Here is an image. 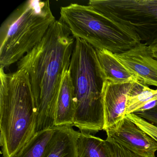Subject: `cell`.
<instances>
[{
  "label": "cell",
  "instance_id": "obj_18",
  "mask_svg": "<svg viewBox=\"0 0 157 157\" xmlns=\"http://www.w3.org/2000/svg\"><path fill=\"white\" fill-rule=\"evenodd\" d=\"M134 113L157 126V105L151 110Z\"/></svg>",
  "mask_w": 157,
  "mask_h": 157
},
{
  "label": "cell",
  "instance_id": "obj_4",
  "mask_svg": "<svg viewBox=\"0 0 157 157\" xmlns=\"http://www.w3.org/2000/svg\"><path fill=\"white\" fill-rule=\"evenodd\" d=\"M49 1L29 0L16 8L0 28V66L18 62L41 42L56 21Z\"/></svg>",
  "mask_w": 157,
  "mask_h": 157
},
{
  "label": "cell",
  "instance_id": "obj_16",
  "mask_svg": "<svg viewBox=\"0 0 157 157\" xmlns=\"http://www.w3.org/2000/svg\"><path fill=\"white\" fill-rule=\"evenodd\" d=\"M125 117L133 121L157 142V126L135 113L126 115Z\"/></svg>",
  "mask_w": 157,
  "mask_h": 157
},
{
  "label": "cell",
  "instance_id": "obj_11",
  "mask_svg": "<svg viewBox=\"0 0 157 157\" xmlns=\"http://www.w3.org/2000/svg\"><path fill=\"white\" fill-rule=\"evenodd\" d=\"M75 111L73 86L68 71L63 77L58 98L55 113V127L73 126Z\"/></svg>",
  "mask_w": 157,
  "mask_h": 157
},
{
  "label": "cell",
  "instance_id": "obj_8",
  "mask_svg": "<svg viewBox=\"0 0 157 157\" xmlns=\"http://www.w3.org/2000/svg\"><path fill=\"white\" fill-rule=\"evenodd\" d=\"M115 55L135 75L139 82L157 87V59L151 55L145 43L141 42L124 53Z\"/></svg>",
  "mask_w": 157,
  "mask_h": 157
},
{
  "label": "cell",
  "instance_id": "obj_7",
  "mask_svg": "<svg viewBox=\"0 0 157 157\" xmlns=\"http://www.w3.org/2000/svg\"><path fill=\"white\" fill-rule=\"evenodd\" d=\"M105 130L107 137L136 155L156 157L157 141L127 117Z\"/></svg>",
  "mask_w": 157,
  "mask_h": 157
},
{
  "label": "cell",
  "instance_id": "obj_14",
  "mask_svg": "<svg viewBox=\"0 0 157 157\" xmlns=\"http://www.w3.org/2000/svg\"><path fill=\"white\" fill-rule=\"evenodd\" d=\"M157 99V89L153 90L140 82H134L127 101L126 115L134 113L150 101Z\"/></svg>",
  "mask_w": 157,
  "mask_h": 157
},
{
  "label": "cell",
  "instance_id": "obj_1",
  "mask_svg": "<svg viewBox=\"0 0 157 157\" xmlns=\"http://www.w3.org/2000/svg\"><path fill=\"white\" fill-rule=\"evenodd\" d=\"M75 41L65 23L56 20L41 42L17 62V70L29 76L37 112L36 133L55 127L58 98Z\"/></svg>",
  "mask_w": 157,
  "mask_h": 157
},
{
  "label": "cell",
  "instance_id": "obj_12",
  "mask_svg": "<svg viewBox=\"0 0 157 157\" xmlns=\"http://www.w3.org/2000/svg\"><path fill=\"white\" fill-rule=\"evenodd\" d=\"M95 49L105 81L117 84L138 82L135 75L117 58L114 54L105 49Z\"/></svg>",
  "mask_w": 157,
  "mask_h": 157
},
{
  "label": "cell",
  "instance_id": "obj_5",
  "mask_svg": "<svg viewBox=\"0 0 157 157\" xmlns=\"http://www.w3.org/2000/svg\"><path fill=\"white\" fill-rule=\"evenodd\" d=\"M60 19L74 38L83 40L94 49L121 54L141 43L130 28L105 17L90 5L71 3L60 8Z\"/></svg>",
  "mask_w": 157,
  "mask_h": 157
},
{
  "label": "cell",
  "instance_id": "obj_10",
  "mask_svg": "<svg viewBox=\"0 0 157 157\" xmlns=\"http://www.w3.org/2000/svg\"><path fill=\"white\" fill-rule=\"evenodd\" d=\"M78 135L72 127H56L43 157H78Z\"/></svg>",
  "mask_w": 157,
  "mask_h": 157
},
{
  "label": "cell",
  "instance_id": "obj_6",
  "mask_svg": "<svg viewBox=\"0 0 157 157\" xmlns=\"http://www.w3.org/2000/svg\"><path fill=\"white\" fill-rule=\"evenodd\" d=\"M88 5L130 28L147 45L157 41V0H90Z\"/></svg>",
  "mask_w": 157,
  "mask_h": 157
},
{
  "label": "cell",
  "instance_id": "obj_15",
  "mask_svg": "<svg viewBox=\"0 0 157 157\" xmlns=\"http://www.w3.org/2000/svg\"><path fill=\"white\" fill-rule=\"evenodd\" d=\"M56 127L35 134L30 141L13 157H43Z\"/></svg>",
  "mask_w": 157,
  "mask_h": 157
},
{
  "label": "cell",
  "instance_id": "obj_3",
  "mask_svg": "<svg viewBox=\"0 0 157 157\" xmlns=\"http://www.w3.org/2000/svg\"><path fill=\"white\" fill-rule=\"evenodd\" d=\"M68 71L75 96L74 126L89 134L104 130L105 78L95 49L83 40L75 38Z\"/></svg>",
  "mask_w": 157,
  "mask_h": 157
},
{
  "label": "cell",
  "instance_id": "obj_19",
  "mask_svg": "<svg viewBox=\"0 0 157 157\" xmlns=\"http://www.w3.org/2000/svg\"><path fill=\"white\" fill-rule=\"evenodd\" d=\"M157 105V99L151 100L150 101L148 102L144 106H142L141 108L139 109L136 113L138 112H144V111H148L151 110L155 107Z\"/></svg>",
  "mask_w": 157,
  "mask_h": 157
},
{
  "label": "cell",
  "instance_id": "obj_17",
  "mask_svg": "<svg viewBox=\"0 0 157 157\" xmlns=\"http://www.w3.org/2000/svg\"><path fill=\"white\" fill-rule=\"evenodd\" d=\"M105 140L110 149L112 157H142L131 152L111 138L107 137Z\"/></svg>",
  "mask_w": 157,
  "mask_h": 157
},
{
  "label": "cell",
  "instance_id": "obj_13",
  "mask_svg": "<svg viewBox=\"0 0 157 157\" xmlns=\"http://www.w3.org/2000/svg\"><path fill=\"white\" fill-rule=\"evenodd\" d=\"M78 157H112L106 140L85 132H78Z\"/></svg>",
  "mask_w": 157,
  "mask_h": 157
},
{
  "label": "cell",
  "instance_id": "obj_20",
  "mask_svg": "<svg viewBox=\"0 0 157 157\" xmlns=\"http://www.w3.org/2000/svg\"><path fill=\"white\" fill-rule=\"evenodd\" d=\"M148 46V50L151 55L154 58L157 59V41L152 43Z\"/></svg>",
  "mask_w": 157,
  "mask_h": 157
},
{
  "label": "cell",
  "instance_id": "obj_9",
  "mask_svg": "<svg viewBox=\"0 0 157 157\" xmlns=\"http://www.w3.org/2000/svg\"><path fill=\"white\" fill-rule=\"evenodd\" d=\"M133 82L117 84L105 81L103 88L104 130L124 118L127 97Z\"/></svg>",
  "mask_w": 157,
  "mask_h": 157
},
{
  "label": "cell",
  "instance_id": "obj_2",
  "mask_svg": "<svg viewBox=\"0 0 157 157\" xmlns=\"http://www.w3.org/2000/svg\"><path fill=\"white\" fill-rule=\"evenodd\" d=\"M0 143L3 157H13L36 133L37 112L24 70H0Z\"/></svg>",
  "mask_w": 157,
  "mask_h": 157
}]
</instances>
